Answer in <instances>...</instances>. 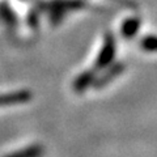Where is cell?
Masks as SVG:
<instances>
[{
  "label": "cell",
  "mask_w": 157,
  "mask_h": 157,
  "mask_svg": "<svg viewBox=\"0 0 157 157\" xmlns=\"http://www.w3.org/2000/svg\"><path fill=\"white\" fill-rule=\"evenodd\" d=\"M115 52H117V42L115 38L111 33H106L104 37V42H102V46L100 48V52L94 60V64H93V70L96 72L105 70L110 64L114 63L115 59Z\"/></svg>",
  "instance_id": "6da1fadb"
},
{
  "label": "cell",
  "mask_w": 157,
  "mask_h": 157,
  "mask_svg": "<svg viewBox=\"0 0 157 157\" xmlns=\"http://www.w3.org/2000/svg\"><path fill=\"white\" fill-rule=\"evenodd\" d=\"M105 70H106V73H104V75L100 76V77H97L93 86L102 88L104 85H106L107 82L113 81L115 77L119 76L121 73H123V71L126 70V66H124V63H122V62H114L107 68H105Z\"/></svg>",
  "instance_id": "7a4b0ae2"
},
{
  "label": "cell",
  "mask_w": 157,
  "mask_h": 157,
  "mask_svg": "<svg viewBox=\"0 0 157 157\" xmlns=\"http://www.w3.org/2000/svg\"><path fill=\"white\" fill-rule=\"evenodd\" d=\"M96 78H97V72L93 70V68H90V70H86L84 72H81L80 75L73 80L72 86H73V89H75V92L81 93V92L86 90L88 88L94 85Z\"/></svg>",
  "instance_id": "3957f363"
},
{
  "label": "cell",
  "mask_w": 157,
  "mask_h": 157,
  "mask_svg": "<svg viewBox=\"0 0 157 157\" xmlns=\"http://www.w3.org/2000/svg\"><path fill=\"white\" fill-rule=\"evenodd\" d=\"M141 25V20L139 17H128L126 18L121 25V34L123 38H132L136 36V33L139 32Z\"/></svg>",
  "instance_id": "277c9868"
},
{
  "label": "cell",
  "mask_w": 157,
  "mask_h": 157,
  "mask_svg": "<svg viewBox=\"0 0 157 157\" xmlns=\"http://www.w3.org/2000/svg\"><path fill=\"white\" fill-rule=\"evenodd\" d=\"M43 155H45L43 145L32 144V145H28L26 148L14 151L12 153H8L4 157H43Z\"/></svg>",
  "instance_id": "5b68a950"
},
{
  "label": "cell",
  "mask_w": 157,
  "mask_h": 157,
  "mask_svg": "<svg viewBox=\"0 0 157 157\" xmlns=\"http://www.w3.org/2000/svg\"><path fill=\"white\" fill-rule=\"evenodd\" d=\"M140 47L147 52H157V36H147L141 38Z\"/></svg>",
  "instance_id": "8992f818"
}]
</instances>
